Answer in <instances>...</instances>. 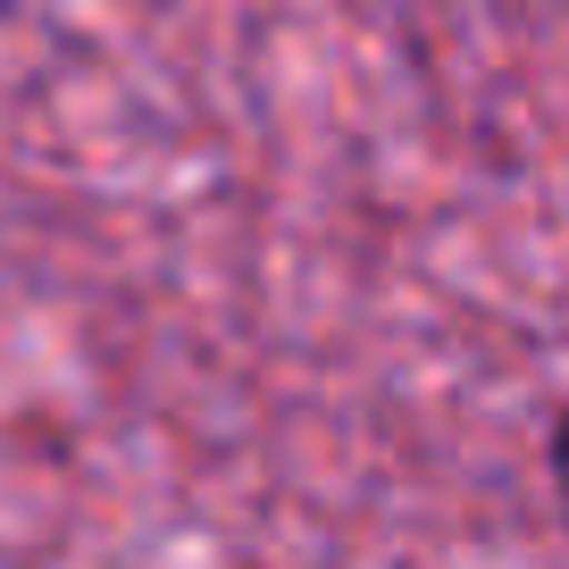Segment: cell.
Segmentation results:
<instances>
[{
  "instance_id": "1",
  "label": "cell",
  "mask_w": 569,
  "mask_h": 569,
  "mask_svg": "<svg viewBox=\"0 0 569 569\" xmlns=\"http://www.w3.org/2000/svg\"><path fill=\"white\" fill-rule=\"evenodd\" d=\"M552 495H561V519H569V419L552 427Z\"/></svg>"
}]
</instances>
